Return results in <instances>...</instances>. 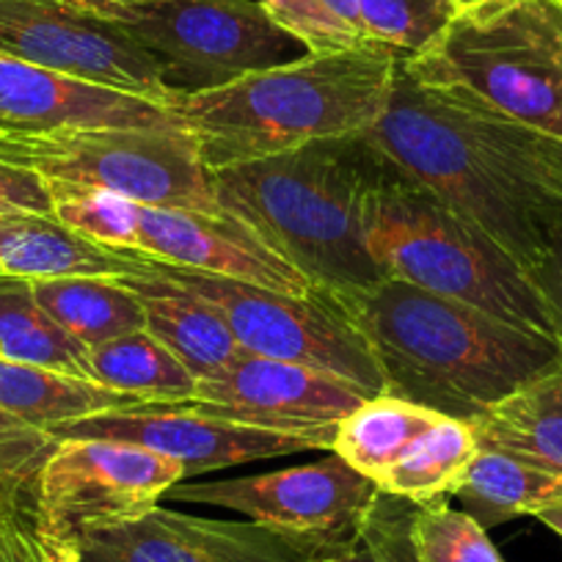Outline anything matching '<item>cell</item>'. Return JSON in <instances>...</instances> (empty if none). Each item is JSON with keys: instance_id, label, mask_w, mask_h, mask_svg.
I'll return each mask as SVG.
<instances>
[{"instance_id": "d590c367", "label": "cell", "mask_w": 562, "mask_h": 562, "mask_svg": "<svg viewBox=\"0 0 562 562\" xmlns=\"http://www.w3.org/2000/svg\"><path fill=\"white\" fill-rule=\"evenodd\" d=\"M529 279H532L535 290H538L540 301H543L546 306L551 337H554L562 348V235L557 237L554 246L546 251V257L529 270Z\"/></svg>"}, {"instance_id": "1f68e13d", "label": "cell", "mask_w": 562, "mask_h": 562, "mask_svg": "<svg viewBox=\"0 0 562 562\" xmlns=\"http://www.w3.org/2000/svg\"><path fill=\"white\" fill-rule=\"evenodd\" d=\"M359 12L367 40L400 58L425 50L456 18L439 0H359Z\"/></svg>"}, {"instance_id": "d6986e66", "label": "cell", "mask_w": 562, "mask_h": 562, "mask_svg": "<svg viewBox=\"0 0 562 562\" xmlns=\"http://www.w3.org/2000/svg\"><path fill=\"white\" fill-rule=\"evenodd\" d=\"M144 268L138 251H111L86 240L53 215H0V270L29 281L67 276L124 279Z\"/></svg>"}, {"instance_id": "ab89813d", "label": "cell", "mask_w": 562, "mask_h": 562, "mask_svg": "<svg viewBox=\"0 0 562 562\" xmlns=\"http://www.w3.org/2000/svg\"><path fill=\"white\" fill-rule=\"evenodd\" d=\"M0 276H3V270H0Z\"/></svg>"}, {"instance_id": "7402d4cb", "label": "cell", "mask_w": 562, "mask_h": 562, "mask_svg": "<svg viewBox=\"0 0 562 562\" xmlns=\"http://www.w3.org/2000/svg\"><path fill=\"white\" fill-rule=\"evenodd\" d=\"M474 428L480 447L516 452L562 474V364L496 403Z\"/></svg>"}, {"instance_id": "603a6c76", "label": "cell", "mask_w": 562, "mask_h": 562, "mask_svg": "<svg viewBox=\"0 0 562 562\" xmlns=\"http://www.w3.org/2000/svg\"><path fill=\"white\" fill-rule=\"evenodd\" d=\"M441 419L445 414L434 408L394 394H375L339 422L331 452L378 485L392 463H397L408 447Z\"/></svg>"}, {"instance_id": "74e56055", "label": "cell", "mask_w": 562, "mask_h": 562, "mask_svg": "<svg viewBox=\"0 0 562 562\" xmlns=\"http://www.w3.org/2000/svg\"><path fill=\"white\" fill-rule=\"evenodd\" d=\"M535 518H538V521H543L551 532H557L562 538V499L554 502V505H549L546 510H540Z\"/></svg>"}, {"instance_id": "cb8c5ba5", "label": "cell", "mask_w": 562, "mask_h": 562, "mask_svg": "<svg viewBox=\"0 0 562 562\" xmlns=\"http://www.w3.org/2000/svg\"><path fill=\"white\" fill-rule=\"evenodd\" d=\"M31 284L36 301L89 350L147 326L138 295L119 279L67 276Z\"/></svg>"}, {"instance_id": "4dcf8cb0", "label": "cell", "mask_w": 562, "mask_h": 562, "mask_svg": "<svg viewBox=\"0 0 562 562\" xmlns=\"http://www.w3.org/2000/svg\"><path fill=\"white\" fill-rule=\"evenodd\" d=\"M411 543L419 562H505L488 529L445 499L414 507Z\"/></svg>"}, {"instance_id": "7c38bea8", "label": "cell", "mask_w": 562, "mask_h": 562, "mask_svg": "<svg viewBox=\"0 0 562 562\" xmlns=\"http://www.w3.org/2000/svg\"><path fill=\"white\" fill-rule=\"evenodd\" d=\"M370 394L331 372L240 353L218 378L202 381L186 408L199 414L295 436L331 452L339 422Z\"/></svg>"}, {"instance_id": "8992f818", "label": "cell", "mask_w": 562, "mask_h": 562, "mask_svg": "<svg viewBox=\"0 0 562 562\" xmlns=\"http://www.w3.org/2000/svg\"><path fill=\"white\" fill-rule=\"evenodd\" d=\"M400 64L416 83L562 140V0H485Z\"/></svg>"}, {"instance_id": "277c9868", "label": "cell", "mask_w": 562, "mask_h": 562, "mask_svg": "<svg viewBox=\"0 0 562 562\" xmlns=\"http://www.w3.org/2000/svg\"><path fill=\"white\" fill-rule=\"evenodd\" d=\"M400 61L381 45L310 53L218 89L177 94L169 111L213 175L315 140L364 135L386 111Z\"/></svg>"}, {"instance_id": "9c48e42d", "label": "cell", "mask_w": 562, "mask_h": 562, "mask_svg": "<svg viewBox=\"0 0 562 562\" xmlns=\"http://www.w3.org/2000/svg\"><path fill=\"white\" fill-rule=\"evenodd\" d=\"M166 279L177 281L213 306L235 334L243 353L331 372L370 397L386 394V381L353 323L323 293L299 299L246 281L221 279L147 257Z\"/></svg>"}, {"instance_id": "5b68a950", "label": "cell", "mask_w": 562, "mask_h": 562, "mask_svg": "<svg viewBox=\"0 0 562 562\" xmlns=\"http://www.w3.org/2000/svg\"><path fill=\"white\" fill-rule=\"evenodd\" d=\"M367 251L383 279L477 306L513 326L551 334L527 270L397 166L367 207Z\"/></svg>"}, {"instance_id": "8fae6325", "label": "cell", "mask_w": 562, "mask_h": 562, "mask_svg": "<svg viewBox=\"0 0 562 562\" xmlns=\"http://www.w3.org/2000/svg\"><path fill=\"white\" fill-rule=\"evenodd\" d=\"M0 53L160 105L177 97L158 58L122 25L61 0H0Z\"/></svg>"}, {"instance_id": "d4e9b609", "label": "cell", "mask_w": 562, "mask_h": 562, "mask_svg": "<svg viewBox=\"0 0 562 562\" xmlns=\"http://www.w3.org/2000/svg\"><path fill=\"white\" fill-rule=\"evenodd\" d=\"M0 356L91 381L89 348L36 301L34 284L0 276Z\"/></svg>"}, {"instance_id": "83f0119b", "label": "cell", "mask_w": 562, "mask_h": 562, "mask_svg": "<svg viewBox=\"0 0 562 562\" xmlns=\"http://www.w3.org/2000/svg\"><path fill=\"white\" fill-rule=\"evenodd\" d=\"M53 193V218L86 240L111 251H135L144 204L97 188L47 182Z\"/></svg>"}, {"instance_id": "4316f807", "label": "cell", "mask_w": 562, "mask_h": 562, "mask_svg": "<svg viewBox=\"0 0 562 562\" xmlns=\"http://www.w3.org/2000/svg\"><path fill=\"white\" fill-rule=\"evenodd\" d=\"M91 381L147 403L191 400L199 381L147 328L89 350Z\"/></svg>"}, {"instance_id": "9a60e30c", "label": "cell", "mask_w": 562, "mask_h": 562, "mask_svg": "<svg viewBox=\"0 0 562 562\" xmlns=\"http://www.w3.org/2000/svg\"><path fill=\"white\" fill-rule=\"evenodd\" d=\"M56 439H100L135 445L158 456L175 458L186 480L226 467L312 452L315 445L273 430L248 428L221 416L199 414L182 403H144L135 408L105 411L67 422L50 430Z\"/></svg>"}, {"instance_id": "44dd1931", "label": "cell", "mask_w": 562, "mask_h": 562, "mask_svg": "<svg viewBox=\"0 0 562 562\" xmlns=\"http://www.w3.org/2000/svg\"><path fill=\"white\" fill-rule=\"evenodd\" d=\"M461 510L483 529L518 516H538L562 499V474L516 456V452L480 447L467 477L458 485Z\"/></svg>"}, {"instance_id": "f35d334b", "label": "cell", "mask_w": 562, "mask_h": 562, "mask_svg": "<svg viewBox=\"0 0 562 562\" xmlns=\"http://www.w3.org/2000/svg\"><path fill=\"white\" fill-rule=\"evenodd\" d=\"M439 3H445L447 9H452V14H458V12H467V9L480 7V3H485V0H439Z\"/></svg>"}, {"instance_id": "5bb4252c", "label": "cell", "mask_w": 562, "mask_h": 562, "mask_svg": "<svg viewBox=\"0 0 562 562\" xmlns=\"http://www.w3.org/2000/svg\"><path fill=\"white\" fill-rule=\"evenodd\" d=\"M166 496L175 502L235 510L248 521L281 532L337 540L359 527L381 496V488L328 452L323 461L254 477L213 483L182 480Z\"/></svg>"}, {"instance_id": "8d00e7d4", "label": "cell", "mask_w": 562, "mask_h": 562, "mask_svg": "<svg viewBox=\"0 0 562 562\" xmlns=\"http://www.w3.org/2000/svg\"><path fill=\"white\" fill-rule=\"evenodd\" d=\"M61 3H67V7L72 9H80V12L86 14H97V18L113 20L124 7H130V3H135V0H61Z\"/></svg>"}, {"instance_id": "e0dca14e", "label": "cell", "mask_w": 562, "mask_h": 562, "mask_svg": "<svg viewBox=\"0 0 562 562\" xmlns=\"http://www.w3.org/2000/svg\"><path fill=\"white\" fill-rule=\"evenodd\" d=\"M177 122L169 105L67 78L0 53V135Z\"/></svg>"}, {"instance_id": "f546056e", "label": "cell", "mask_w": 562, "mask_h": 562, "mask_svg": "<svg viewBox=\"0 0 562 562\" xmlns=\"http://www.w3.org/2000/svg\"><path fill=\"white\" fill-rule=\"evenodd\" d=\"M414 502L383 494L353 532L328 540L315 562H419L411 543Z\"/></svg>"}, {"instance_id": "4fadbf2b", "label": "cell", "mask_w": 562, "mask_h": 562, "mask_svg": "<svg viewBox=\"0 0 562 562\" xmlns=\"http://www.w3.org/2000/svg\"><path fill=\"white\" fill-rule=\"evenodd\" d=\"M328 540L257 521H221L155 505L144 516L58 540L69 562H315Z\"/></svg>"}, {"instance_id": "7a4b0ae2", "label": "cell", "mask_w": 562, "mask_h": 562, "mask_svg": "<svg viewBox=\"0 0 562 562\" xmlns=\"http://www.w3.org/2000/svg\"><path fill=\"white\" fill-rule=\"evenodd\" d=\"M331 301L370 345L386 394L452 419L480 422L496 403L562 364L551 334L397 279Z\"/></svg>"}, {"instance_id": "2e32d148", "label": "cell", "mask_w": 562, "mask_h": 562, "mask_svg": "<svg viewBox=\"0 0 562 562\" xmlns=\"http://www.w3.org/2000/svg\"><path fill=\"white\" fill-rule=\"evenodd\" d=\"M135 251L177 268L310 299L317 290L257 232L226 210L144 207Z\"/></svg>"}, {"instance_id": "f1b7e54d", "label": "cell", "mask_w": 562, "mask_h": 562, "mask_svg": "<svg viewBox=\"0 0 562 562\" xmlns=\"http://www.w3.org/2000/svg\"><path fill=\"white\" fill-rule=\"evenodd\" d=\"M259 7L310 53H342L372 45L361 25L359 0H259Z\"/></svg>"}, {"instance_id": "836d02e7", "label": "cell", "mask_w": 562, "mask_h": 562, "mask_svg": "<svg viewBox=\"0 0 562 562\" xmlns=\"http://www.w3.org/2000/svg\"><path fill=\"white\" fill-rule=\"evenodd\" d=\"M56 436L0 411V477L36 480L45 458L56 450Z\"/></svg>"}, {"instance_id": "ba28073f", "label": "cell", "mask_w": 562, "mask_h": 562, "mask_svg": "<svg viewBox=\"0 0 562 562\" xmlns=\"http://www.w3.org/2000/svg\"><path fill=\"white\" fill-rule=\"evenodd\" d=\"M113 23L158 58L177 94L218 89L310 56L259 0H135Z\"/></svg>"}, {"instance_id": "60d3db41", "label": "cell", "mask_w": 562, "mask_h": 562, "mask_svg": "<svg viewBox=\"0 0 562 562\" xmlns=\"http://www.w3.org/2000/svg\"><path fill=\"white\" fill-rule=\"evenodd\" d=\"M560 160H562V158H560Z\"/></svg>"}, {"instance_id": "484cf974", "label": "cell", "mask_w": 562, "mask_h": 562, "mask_svg": "<svg viewBox=\"0 0 562 562\" xmlns=\"http://www.w3.org/2000/svg\"><path fill=\"white\" fill-rule=\"evenodd\" d=\"M477 452L480 439L474 422L445 416L428 434L419 436L397 463H392V469L378 480V488L414 505L447 499L463 483Z\"/></svg>"}, {"instance_id": "3957f363", "label": "cell", "mask_w": 562, "mask_h": 562, "mask_svg": "<svg viewBox=\"0 0 562 562\" xmlns=\"http://www.w3.org/2000/svg\"><path fill=\"white\" fill-rule=\"evenodd\" d=\"M392 164L367 135L315 140L284 155L213 171L221 210L251 226L323 295L383 281L367 251V207Z\"/></svg>"}, {"instance_id": "d6a6232c", "label": "cell", "mask_w": 562, "mask_h": 562, "mask_svg": "<svg viewBox=\"0 0 562 562\" xmlns=\"http://www.w3.org/2000/svg\"><path fill=\"white\" fill-rule=\"evenodd\" d=\"M0 562H69L42 516L36 480L0 477Z\"/></svg>"}, {"instance_id": "52a82bcc", "label": "cell", "mask_w": 562, "mask_h": 562, "mask_svg": "<svg viewBox=\"0 0 562 562\" xmlns=\"http://www.w3.org/2000/svg\"><path fill=\"white\" fill-rule=\"evenodd\" d=\"M0 160L36 171L47 182L97 188L144 207L221 210L196 138L180 122L0 135Z\"/></svg>"}, {"instance_id": "30bf717a", "label": "cell", "mask_w": 562, "mask_h": 562, "mask_svg": "<svg viewBox=\"0 0 562 562\" xmlns=\"http://www.w3.org/2000/svg\"><path fill=\"white\" fill-rule=\"evenodd\" d=\"M186 469L135 445L58 439L36 474V499L56 540L113 527L153 510Z\"/></svg>"}, {"instance_id": "ac0fdd59", "label": "cell", "mask_w": 562, "mask_h": 562, "mask_svg": "<svg viewBox=\"0 0 562 562\" xmlns=\"http://www.w3.org/2000/svg\"><path fill=\"white\" fill-rule=\"evenodd\" d=\"M119 281L138 295L147 321L144 328L171 350L199 383L218 378L243 353L224 317L191 290L160 276L147 257L138 273Z\"/></svg>"}, {"instance_id": "e575fe53", "label": "cell", "mask_w": 562, "mask_h": 562, "mask_svg": "<svg viewBox=\"0 0 562 562\" xmlns=\"http://www.w3.org/2000/svg\"><path fill=\"white\" fill-rule=\"evenodd\" d=\"M53 215V193L36 171L0 160V215Z\"/></svg>"}, {"instance_id": "6da1fadb", "label": "cell", "mask_w": 562, "mask_h": 562, "mask_svg": "<svg viewBox=\"0 0 562 562\" xmlns=\"http://www.w3.org/2000/svg\"><path fill=\"white\" fill-rule=\"evenodd\" d=\"M367 140L405 177L532 270L562 235V140L397 67Z\"/></svg>"}, {"instance_id": "ffe728a7", "label": "cell", "mask_w": 562, "mask_h": 562, "mask_svg": "<svg viewBox=\"0 0 562 562\" xmlns=\"http://www.w3.org/2000/svg\"><path fill=\"white\" fill-rule=\"evenodd\" d=\"M144 403L147 400L113 392V389L86 381V378L64 375V372L0 356V411L29 422L34 428L47 430V434L67 422L105 414V411L135 408Z\"/></svg>"}]
</instances>
